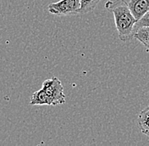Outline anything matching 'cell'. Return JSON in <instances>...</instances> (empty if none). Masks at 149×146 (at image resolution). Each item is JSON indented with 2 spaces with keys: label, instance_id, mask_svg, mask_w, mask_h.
Masks as SVG:
<instances>
[{
  "label": "cell",
  "instance_id": "9",
  "mask_svg": "<svg viewBox=\"0 0 149 146\" xmlns=\"http://www.w3.org/2000/svg\"><path fill=\"white\" fill-rule=\"evenodd\" d=\"M142 26H149V11L142 18L140 19L139 20L136 22V30L138 28L142 27Z\"/></svg>",
  "mask_w": 149,
  "mask_h": 146
},
{
  "label": "cell",
  "instance_id": "1",
  "mask_svg": "<svg viewBox=\"0 0 149 146\" xmlns=\"http://www.w3.org/2000/svg\"><path fill=\"white\" fill-rule=\"evenodd\" d=\"M105 9L113 15L119 38L122 42L131 40L134 37L137 19L129 7L122 0H109L105 3Z\"/></svg>",
  "mask_w": 149,
  "mask_h": 146
},
{
  "label": "cell",
  "instance_id": "6",
  "mask_svg": "<svg viewBox=\"0 0 149 146\" xmlns=\"http://www.w3.org/2000/svg\"><path fill=\"white\" fill-rule=\"evenodd\" d=\"M137 122L141 132L149 137V106L140 112Z\"/></svg>",
  "mask_w": 149,
  "mask_h": 146
},
{
  "label": "cell",
  "instance_id": "5",
  "mask_svg": "<svg viewBox=\"0 0 149 146\" xmlns=\"http://www.w3.org/2000/svg\"><path fill=\"white\" fill-rule=\"evenodd\" d=\"M31 106H51V101L47 93L42 89L34 92L30 101Z\"/></svg>",
  "mask_w": 149,
  "mask_h": 146
},
{
  "label": "cell",
  "instance_id": "2",
  "mask_svg": "<svg viewBox=\"0 0 149 146\" xmlns=\"http://www.w3.org/2000/svg\"><path fill=\"white\" fill-rule=\"evenodd\" d=\"M42 89L46 92L51 101V106L65 103V95L61 81L57 77H52L42 83Z\"/></svg>",
  "mask_w": 149,
  "mask_h": 146
},
{
  "label": "cell",
  "instance_id": "7",
  "mask_svg": "<svg viewBox=\"0 0 149 146\" xmlns=\"http://www.w3.org/2000/svg\"><path fill=\"white\" fill-rule=\"evenodd\" d=\"M134 38L142 43L146 48L149 49V26L138 28L134 34Z\"/></svg>",
  "mask_w": 149,
  "mask_h": 146
},
{
  "label": "cell",
  "instance_id": "3",
  "mask_svg": "<svg viewBox=\"0 0 149 146\" xmlns=\"http://www.w3.org/2000/svg\"><path fill=\"white\" fill-rule=\"evenodd\" d=\"M81 8V0H60L50 3L47 7L48 12L58 16L78 15Z\"/></svg>",
  "mask_w": 149,
  "mask_h": 146
},
{
  "label": "cell",
  "instance_id": "4",
  "mask_svg": "<svg viewBox=\"0 0 149 146\" xmlns=\"http://www.w3.org/2000/svg\"><path fill=\"white\" fill-rule=\"evenodd\" d=\"M137 19H141L149 11V0H122Z\"/></svg>",
  "mask_w": 149,
  "mask_h": 146
},
{
  "label": "cell",
  "instance_id": "8",
  "mask_svg": "<svg viewBox=\"0 0 149 146\" xmlns=\"http://www.w3.org/2000/svg\"><path fill=\"white\" fill-rule=\"evenodd\" d=\"M101 0H81V8L79 9L80 15H86L93 11Z\"/></svg>",
  "mask_w": 149,
  "mask_h": 146
}]
</instances>
